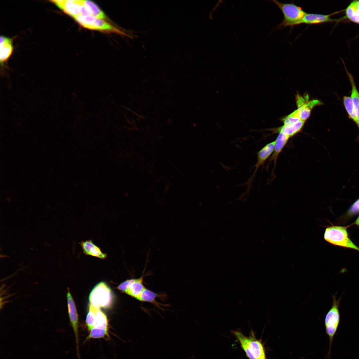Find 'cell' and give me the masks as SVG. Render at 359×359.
<instances>
[{"label": "cell", "mask_w": 359, "mask_h": 359, "mask_svg": "<svg viewBox=\"0 0 359 359\" xmlns=\"http://www.w3.org/2000/svg\"><path fill=\"white\" fill-rule=\"evenodd\" d=\"M18 59L5 54L0 56V91L1 97L15 85L20 75Z\"/></svg>", "instance_id": "cell-3"}, {"label": "cell", "mask_w": 359, "mask_h": 359, "mask_svg": "<svg viewBox=\"0 0 359 359\" xmlns=\"http://www.w3.org/2000/svg\"><path fill=\"white\" fill-rule=\"evenodd\" d=\"M123 1L126 8L135 22L155 30L160 28L156 19L142 4L133 0Z\"/></svg>", "instance_id": "cell-4"}, {"label": "cell", "mask_w": 359, "mask_h": 359, "mask_svg": "<svg viewBox=\"0 0 359 359\" xmlns=\"http://www.w3.org/2000/svg\"><path fill=\"white\" fill-rule=\"evenodd\" d=\"M77 2L111 28L121 22L123 0H80Z\"/></svg>", "instance_id": "cell-2"}, {"label": "cell", "mask_w": 359, "mask_h": 359, "mask_svg": "<svg viewBox=\"0 0 359 359\" xmlns=\"http://www.w3.org/2000/svg\"><path fill=\"white\" fill-rule=\"evenodd\" d=\"M111 28L121 38L129 42L184 50L182 47L156 30L138 23L119 22Z\"/></svg>", "instance_id": "cell-1"}]
</instances>
